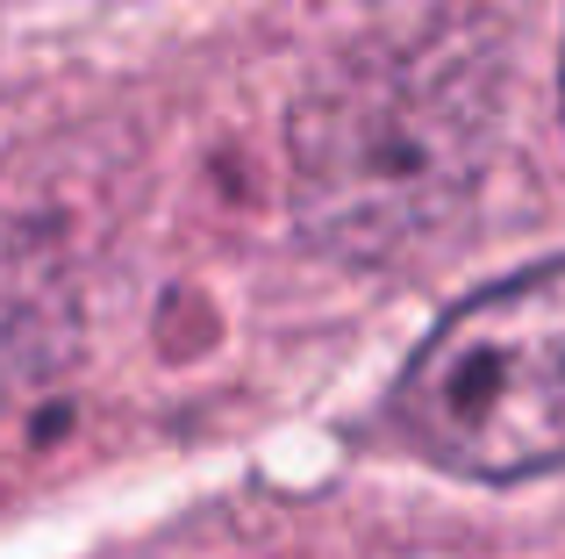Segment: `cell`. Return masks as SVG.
Segmentation results:
<instances>
[{
    "label": "cell",
    "mask_w": 565,
    "mask_h": 559,
    "mask_svg": "<svg viewBox=\"0 0 565 559\" xmlns=\"http://www.w3.org/2000/svg\"><path fill=\"white\" fill-rule=\"evenodd\" d=\"M394 423L466 481L565 466V259L444 308L394 380Z\"/></svg>",
    "instance_id": "2"
},
{
    "label": "cell",
    "mask_w": 565,
    "mask_h": 559,
    "mask_svg": "<svg viewBox=\"0 0 565 559\" xmlns=\"http://www.w3.org/2000/svg\"><path fill=\"white\" fill-rule=\"evenodd\" d=\"M501 123V43L480 14H429L322 65L287 129L294 223L344 266H394L480 194Z\"/></svg>",
    "instance_id": "1"
}]
</instances>
